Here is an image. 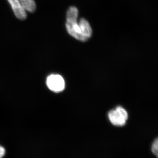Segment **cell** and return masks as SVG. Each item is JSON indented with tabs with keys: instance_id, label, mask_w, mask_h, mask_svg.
<instances>
[{
	"instance_id": "1",
	"label": "cell",
	"mask_w": 158,
	"mask_h": 158,
	"mask_svg": "<svg viewBox=\"0 0 158 158\" xmlns=\"http://www.w3.org/2000/svg\"><path fill=\"white\" fill-rule=\"evenodd\" d=\"M78 10L76 7L71 6L67 10L66 30L74 38L81 41H86L91 37L92 31L90 23L85 19H81L78 22Z\"/></svg>"
},
{
	"instance_id": "2",
	"label": "cell",
	"mask_w": 158,
	"mask_h": 158,
	"mask_svg": "<svg viewBox=\"0 0 158 158\" xmlns=\"http://www.w3.org/2000/svg\"><path fill=\"white\" fill-rule=\"evenodd\" d=\"M15 16L20 20L27 18L26 11L33 12L36 10L34 0H8Z\"/></svg>"
},
{
	"instance_id": "3",
	"label": "cell",
	"mask_w": 158,
	"mask_h": 158,
	"mask_svg": "<svg viewBox=\"0 0 158 158\" xmlns=\"http://www.w3.org/2000/svg\"><path fill=\"white\" fill-rule=\"evenodd\" d=\"M108 116L112 124L115 126H122L124 125L126 123L128 114L127 112L123 108L118 107L115 110L110 111Z\"/></svg>"
},
{
	"instance_id": "4",
	"label": "cell",
	"mask_w": 158,
	"mask_h": 158,
	"mask_svg": "<svg viewBox=\"0 0 158 158\" xmlns=\"http://www.w3.org/2000/svg\"><path fill=\"white\" fill-rule=\"evenodd\" d=\"M46 84L49 89L54 92H61L65 88L64 79L58 74H52L49 76L47 79Z\"/></svg>"
},
{
	"instance_id": "5",
	"label": "cell",
	"mask_w": 158,
	"mask_h": 158,
	"mask_svg": "<svg viewBox=\"0 0 158 158\" xmlns=\"http://www.w3.org/2000/svg\"><path fill=\"white\" fill-rule=\"evenodd\" d=\"M152 150L154 154L158 157V138H156L153 143Z\"/></svg>"
},
{
	"instance_id": "6",
	"label": "cell",
	"mask_w": 158,
	"mask_h": 158,
	"mask_svg": "<svg viewBox=\"0 0 158 158\" xmlns=\"http://www.w3.org/2000/svg\"><path fill=\"white\" fill-rule=\"evenodd\" d=\"M5 152L6 151L4 148L0 146V158L2 157L5 155Z\"/></svg>"
}]
</instances>
